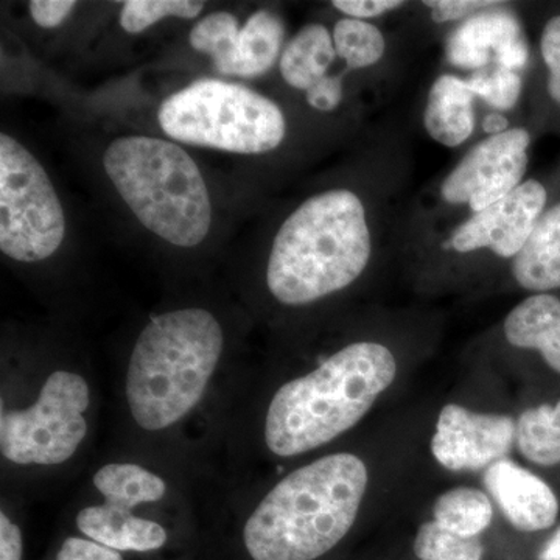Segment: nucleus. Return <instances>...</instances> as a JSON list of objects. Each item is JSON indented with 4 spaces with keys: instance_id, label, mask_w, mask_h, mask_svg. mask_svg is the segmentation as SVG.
<instances>
[{
    "instance_id": "obj_1",
    "label": "nucleus",
    "mask_w": 560,
    "mask_h": 560,
    "mask_svg": "<svg viewBox=\"0 0 560 560\" xmlns=\"http://www.w3.org/2000/svg\"><path fill=\"white\" fill-rule=\"evenodd\" d=\"M370 467L350 452L330 453L276 482L243 526L253 560H318L350 533L370 488Z\"/></svg>"
},
{
    "instance_id": "obj_2",
    "label": "nucleus",
    "mask_w": 560,
    "mask_h": 560,
    "mask_svg": "<svg viewBox=\"0 0 560 560\" xmlns=\"http://www.w3.org/2000/svg\"><path fill=\"white\" fill-rule=\"evenodd\" d=\"M397 370L396 355L382 342L345 346L276 390L265 415V445L279 458H294L330 444L372 410Z\"/></svg>"
},
{
    "instance_id": "obj_3",
    "label": "nucleus",
    "mask_w": 560,
    "mask_h": 560,
    "mask_svg": "<svg viewBox=\"0 0 560 560\" xmlns=\"http://www.w3.org/2000/svg\"><path fill=\"white\" fill-rule=\"evenodd\" d=\"M372 254L366 210L359 195L327 190L302 202L272 242L267 285L290 307L313 304L348 289Z\"/></svg>"
},
{
    "instance_id": "obj_4",
    "label": "nucleus",
    "mask_w": 560,
    "mask_h": 560,
    "mask_svg": "<svg viewBox=\"0 0 560 560\" xmlns=\"http://www.w3.org/2000/svg\"><path fill=\"white\" fill-rule=\"evenodd\" d=\"M223 349V327L206 308L153 316L135 342L125 382L139 429L161 433L183 422L205 399Z\"/></svg>"
},
{
    "instance_id": "obj_5",
    "label": "nucleus",
    "mask_w": 560,
    "mask_h": 560,
    "mask_svg": "<svg viewBox=\"0 0 560 560\" xmlns=\"http://www.w3.org/2000/svg\"><path fill=\"white\" fill-rule=\"evenodd\" d=\"M106 175L142 226L179 248L208 237L212 202L200 168L176 143L149 136L114 140L103 156Z\"/></svg>"
},
{
    "instance_id": "obj_6",
    "label": "nucleus",
    "mask_w": 560,
    "mask_h": 560,
    "mask_svg": "<svg viewBox=\"0 0 560 560\" xmlns=\"http://www.w3.org/2000/svg\"><path fill=\"white\" fill-rule=\"evenodd\" d=\"M158 120L168 138L237 154H264L285 139L282 109L237 83L198 80L165 98Z\"/></svg>"
},
{
    "instance_id": "obj_7",
    "label": "nucleus",
    "mask_w": 560,
    "mask_h": 560,
    "mask_svg": "<svg viewBox=\"0 0 560 560\" xmlns=\"http://www.w3.org/2000/svg\"><path fill=\"white\" fill-rule=\"evenodd\" d=\"M92 393L77 372H51L27 408L13 410L2 401L0 453L21 467H54L80 451L88 433Z\"/></svg>"
},
{
    "instance_id": "obj_8",
    "label": "nucleus",
    "mask_w": 560,
    "mask_h": 560,
    "mask_svg": "<svg viewBox=\"0 0 560 560\" xmlns=\"http://www.w3.org/2000/svg\"><path fill=\"white\" fill-rule=\"evenodd\" d=\"M66 235V215L38 160L0 135V250L22 264L49 259Z\"/></svg>"
},
{
    "instance_id": "obj_9",
    "label": "nucleus",
    "mask_w": 560,
    "mask_h": 560,
    "mask_svg": "<svg viewBox=\"0 0 560 560\" xmlns=\"http://www.w3.org/2000/svg\"><path fill=\"white\" fill-rule=\"evenodd\" d=\"M92 482L102 501L77 514L81 536L119 552H151L165 547V526L138 514L139 508L158 504L167 495V482L161 475L120 460L102 466Z\"/></svg>"
},
{
    "instance_id": "obj_10",
    "label": "nucleus",
    "mask_w": 560,
    "mask_h": 560,
    "mask_svg": "<svg viewBox=\"0 0 560 560\" xmlns=\"http://www.w3.org/2000/svg\"><path fill=\"white\" fill-rule=\"evenodd\" d=\"M529 132L523 128L489 136L453 168L441 187L451 205H469L478 213L506 198L528 167Z\"/></svg>"
},
{
    "instance_id": "obj_11",
    "label": "nucleus",
    "mask_w": 560,
    "mask_h": 560,
    "mask_svg": "<svg viewBox=\"0 0 560 560\" xmlns=\"http://www.w3.org/2000/svg\"><path fill=\"white\" fill-rule=\"evenodd\" d=\"M517 440V420L500 412L447 404L438 416L430 451L445 470L480 471L508 458Z\"/></svg>"
},
{
    "instance_id": "obj_12",
    "label": "nucleus",
    "mask_w": 560,
    "mask_h": 560,
    "mask_svg": "<svg viewBox=\"0 0 560 560\" xmlns=\"http://www.w3.org/2000/svg\"><path fill=\"white\" fill-rule=\"evenodd\" d=\"M547 205V190L526 180L503 200L474 213L453 232L451 246L458 253L490 249L503 259L517 256Z\"/></svg>"
},
{
    "instance_id": "obj_13",
    "label": "nucleus",
    "mask_w": 560,
    "mask_h": 560,
    "mask_svg": "<svg viewBox=\"0 0 560 560\" xmlns=\"http://www.w3.org/2000/svg\"><path fill=\"white\" fill-rule=\"evenodd\" d=\"M482 482L490 499L515 529L541 533L558 523V493L544 478L515 460H497L485 470Z\"/></svg>"
},
{
    "instance_id": "obj_14",
    "label": "nucleus",
    "mask_w": 560,
    "mask_h": 560,
    "mask_svg": "<svg viewBox=\"0 0 560 560\" xmlns=\"http://www.w3.org/2000/svg\"><path fill=\"white\" fill-rule=\"evenodd\" d=\"M504 337L514 348L536 350L560 374V300L537 293L515 305L503 324Z\"/></svg>"
},
{
    "instance_id": "obj_15",
    "label": "nucleus",
    "mask_w": 560,
    "mask_h": 560,
    "mask_svg": "<svg viewBox=\"0 0 560 560\" xmlns=\"http://www.w3.org/2000/svg\"><path fill=\"white\" fill-rule=\"evenodd\" d=\"M523 38L521 24L514 14L504 10H490L466 20L448 39V61L460 69H486L492 50L499 51L504 44Z\"/></svg>"
},
{
    "instance_id": "obj_16",
    "label": "nucleus",
    "mask_w": 560,
    "mask_h": 560,
    "mask_svg": "<svg viewBox=\"0 0 560 560\" xmlns=\"http://www.w3.org/2000/svg\"><path fill=\"white\" fill-rule=\"evenodd\" d=\"M474 97L467 81L453 75L434 81L423 113L431 138L451 149L466 142L475 128Z\"/></svg>"
},
{
    "instance_id": "obj_17",
    "label": "nucleus",
    "mask_w": 560,
    "mask_h": 560,
    "mask_svg": "<svg viewBox=\"0 0 560 560\" xmlns=\"http://www.w3.org/2000/svg\"><path fill=\"white\" fill-rule=\"evenodd\" d=\"M512 275L522 289L536 294L560 289V205L537 221L512 261Z\"/></svg>"
},
{
    "instance_id": "obj_18",
    "label": "nucleus",
    "mask_w": 560,
    "mask_h": 560,
    "mask_svg": "<svg viewBox=\"0 0 560 560\" xmlns=\"http://www.w3.org/2000/svg\"><path fill=\"white\" fill-rule=\"evenodd\" d=\"M334 36L323 24L302 28L280 57V75L294 90L308 91L327 77V70L337 58Z\"/></svg>"
},
{
    "instance_id": "obj_19",
    "label": "nucleus",
    "mask_w": 560,
    "mask_h": 560,
    "mask_svg": "<svg viewBox=\"0 0 560 560\" xmlns=\"http://www.w3.org/2000/svg\"><path fill=\"white\" fill-rule=\"evenodd\" d=\"M283 22L270 10L250 14L238 36L234 77L253 79L264 75L275 66L282 49Z\"/></svg>"
},
{
    "instance_id": "obj_20",
    "label": "nucleus",
    "mask_w": 560,
    "mask_h": 560,
    "mask_svg": "<svg viewBox=\"0 0 560 560\" xmlns=\"http://www.w3.org/2000/svg\"><path fill=\"white\" fill-rule=\"evenodd\" d=\"M433 521L459 536L481 537L492 525L493 501L486 490L458 486L434 501Z\"/></svg>"
},
{
    "instance_id": "obj_21",
    "label": "nucleus",
    "mask_w": 560,
    "mask_h": 560,
    "mask_svg": "<svg viewBox=\"0 0 560 560\" xmlns=\"http://www.w3.org/2000/svg\"><path fill=\"white\" fill-rule=\"evenodd\" d=\"M515 445L534 466H560V399L528 408L518 416Z\"/></svg>"
},
{
    "instance_id": "obj_22",
    "label": "nucleus",
    "mask_w": 560,
    "mask_h": 560,
    "mask_svg": "<svg viewBox=\"0 0 560 560\" xmlns=\"http://www.w3.org/2000/svg\"><path fill=\"white\" fill-rule=\"evenodd\" d=\"M241 25L237 18L228 11H215L202 18L191 28L190 46L200 54L212 58L213 66L223 75H234L237 60Z\"/></svg>"
},
{
    "instance_id": "obj_23",
    "label": "nucleus",
    "mask_w": 560,
    "mask_h": 560,
    "mask_svg": "<svg viewBox=\"0 0 560 560\" xmlns=\"http://www.w3.org/2000/svg\"><path fill=\"white\" fill-rule=\"evenodd\" d=\"M335 50L349 69H364L377 65L385 55V36L371 22L341 20L335 25Z\"/></svg>"
},
{
    "instance_id": "obj_24",
    "label": "nucleus",
    "mask_w": 560,
    "mask_h": 560,
    "mask_svg": "<svg viewBox=\"0 0 560 560\" xmlns=\"http://www.w3.org/2000/svg\"><path fill=\"white\" fill-rule=\"evenodd\" d=\"M412 550L420 560H482L485 556L481 537L459 536L434 521L419 526Z\"/></svg>"
},
{
    "instance_id": "obj_25",
    "label": "nucleus",
    "mask_w": 560,
    "mask_h": 560,
    "mask_svg": "<svg viewBox=\"0 0 560 560\" xmlns=\"http://www.w3.org/2000/svg\"><path fill=\"white\" fill-rule=\"evenodd\" d=\"M202 9L205 2L194 0H128L120 10V27L138 35L165 18L195 20Z\"/></svg>"
},
{
    "instance_id": "obj_26",
    "label": "nucleus",
    "mask_w": 560,
    "mask_h": 560,
    "mask_svg": "<svg viewBox=\"0 0 560 560\" xmlns=\"http://www.w3.org/2000/svg\"><path fill=\"white\" fill-rule=\"evenodd\" d=\"M471 92L489 106L508 110L517 105L522 94V79L514 70L504 68L477 70L467 80Z\"/></svg>"
},
{
    "instance_id": "obj_27",
    "label": "nucleus",
    "mask_w": 560,
    "mask_h": 560,
    "mask_svg": "<svg viewBox=\"0 0 560 560\" xmlns=\"http://www.w3.org/2000/svg\"><path fill=\"white\" fill-rule=\"evenodd\" d=\"M541 57L550 69L548 91L556 102L560 103V16L552 18L545 25L540 39Z\"/></svg>"
},
{
    "instance_id": "obj_28",
    "label": "nucleus",
    "mask_w": 560,
    "mask_h": 560,
    "mask_svg": "<svg viewBox=\"0 0 560 560\" xmlns=\"http://www.w3.org/2000/svg\"><path fill=\"white\" fill-rule=\"evenodd\" d=\"M423 3L430 7L431 18L438 24L460 21L464 18L475 16L478 11L500 5V2H492V0H488V2L485 0H433V2Z\"/></svg>"
},
{
    "instance_id": "obj_29",
    "label": "nucleus",
    "mask_w": 560,
    "mask_h": 560,
    "mask_svg": "<svg viewBox=\"0 0 560 560\" xmlns=\"http://www.w3.org/2000/svg\"><path fill=\"white\" fill-rule=\"evenodd\" d=\"M57 560H124L119 551L110 550L86 537L70 536L62 541Z\"/></svg>"
},
{
    "instance_id": "obj_30",
    "label": "nucleus",
    "mask_w": 560,
    "mask_h": 560,
    "mask_svg": "<svg viewBox=\"0 0 560 560\" xmlns=\"http://www.w3.org/2000/svg\"><path fill=\"white\" fill-rule=\"evenodd\" d=\"M75 7L77 2L72 0H33L28 3V11L39 27L57 28L68 20Z\"/></svg>"
},
{
    "instance_id": "obj_31",
    "label": "nucleus",
    "mask_w": 560,
    "mask_h": 560,
    "mask_svg": "<svg viewBox=\"0 0 560 560\" xmlns=\"http://www.w3.org/2000/svg\"><path fill=\"white\" fill-rule=\"evenodd\" d=\"M305 101L313 109L330 113L337 109L342 101V80L340 75L324 77L311 90L305 91Z\"/></svg>"
},
{
    "instance_id": "obj_32",
    "label": "nucleus",
    "mask_w": 560,
    "mask_h": 560,
    "mask_svg": "<svg viewBox=\"0 0 560 560\" xmlns=\"http://www.w3.org/2000/svg\"><path fill=\"white\" fill-rule=\"evenodd\" d=\"M331 5L348 14L352 20H372L382 16L388 11L400 9L405 2L400 0H334Z\"/></svg>"
},
{
    "instance_id": "obj_33",
    "label": "nucleus",
    "mask_w": 560,
    "mask_h": 560,
    "mask_svg": "<svg viewBox=\"0 0 560 560\" xmlns=\"http://www.w3.org/2000/svg\"><path fill=\"white\" fill-rule=\"evenodd\" d=\"M0 560H22V534L5 511L0 512Z\"/></svg>"
},
{
    "instance_id": "obj_34",
    "label": "nucleus",
    "mask_w": 560,
    "mask_h": 560,
    "mask_svg": "<svg viewBox=\"0 0 560 560\" xmlns=\"http://www.w3.org/2000/svg\"><path fill=\"white\" fill-rule=\"evenodd\" d=\"M528 57L529 51L525 38H518L504 44L495 54L497 62H499L500 68L514 70V72L515 70L525 68L526 62H528Z\"/></svg>"
},
{
    "instance_id": "obj_35",
    "label": "nucleus",
    "mask_w": 560,
    "mask_h": 560,
    "mask_svg": "<svg viewBox=\"0 0 560 560\" xmlns=\"http://www.w3.org/2000/svg\"><path fill=\"white\" fill-rule=\"evenodd\" d=\"M536 560H560V525L540 545Z\"/></svg>"
},
{
    "instance_id": "obj_36",
    "label": "nucleus",
    "mask_w": 560,
    "mask_h": 560,
    "mask_svg": "<svg viewBox=\"0 0 560 560\" xmlns=\"http://www.w3.org/2000/svg\"><path fill=\"white\" fill-rule=\"evenodd\" d=\"M508 127H510V124H508L506 117L501 116V114H489L482 121V128L490 136L501 135V132L508 131Z\"/></svg>"
}]
</instances>
